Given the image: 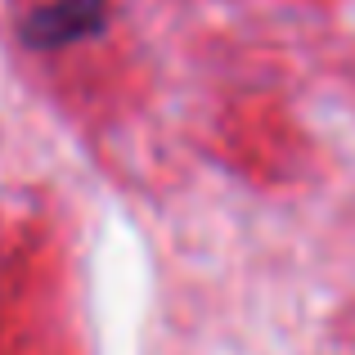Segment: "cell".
<instances>
[{
  "label": "cell",
  "mask_w": 355,
  "mask_h": 355,
  "mask_svg": "<svg viewBox=\"0 0 355 355\" xmlns=\"http://www.w3.org/2000/svg\"><path fill=\"white\" fill-rule=\"evenodd\" d=\"M108 23V0H50L23 18V41L32 50H59V45L86 41Z\"/></svg>",
  "instance_id": "obj_1"
}]
</instances>
